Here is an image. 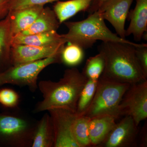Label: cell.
Segmentation results:
<instances>
[{
  "label": "cell",
  "mask_w": 147,
  "mask_h": 147,
  "mask_svg": "<svg viewBox=\"0 0 147 147\" xmlns=\"http://www.w3.org/2000/svg\"><path fill=\"white\" fill-rule=\"evenodd\" d=\"M92 0L58 1L53 6V10L60 24L65 22L81 11H87Z\"/></svg>",
  "instance_id": "obj_18"
},
{
  "label": "cell",
  "mask_w": 147,
  "mask_h": 147,
  "mask_svg": "<svg viewBox=\"0 0 147 147\" xmlns=\"http://www.w3.org/2000/svg\"><path fill=\"white\" fill-rule=\"evenodd\" d=\"M138 126L129 116L125 117L112 129L98 147H127L135 145Z\"/></svg>",
  "instance_id": "obj_10"
},
{
  "label": "cell",
  "mask_w": 147,
  "mask_h": 147,
  "mask_svg": "<svg viewBox=\"0 0 147 147\" xmlns=\"http://www.w3.org/2000/svg\"><path fill=\"white\" fill-rule=\"evenodd\" d=\"M13 43L45 47L66 43V42L61 35L59 34L57 31H51L28 35H16L12 38V44Z\"/></svg>",
  "instance_id": "obj_15"
},
{
  "label": "cell",
  "mask_w": 147,
  "mask_h": 147,
  "mask_svg": "<svg viewBox=\"0 0 147 147\" xmlns=\"http://www.w3.org/2000/svg\"><path fill=\"white\" fill-rule=\"evenodd\" d=\"M68 31L61 34L66 43H74L84 49L92 47L97 40L102 42H130L111 31L105 20L98 11L89 14L86 19L79 21H65Z\"/></svg>",
  "instance_id": "obj_4"
},
{
  "label": "cell",
  "mask_w": 147,
  "mask_h": 147,
  "mask_svg": "<svg viewBox=\"0 0 147 147\" xmlns=\"http://www.w3.org/2000/svg\"><path fill=\"white\" fill-rule=\"evenodd\" d=\"M128 16L130 22L126 30V36L132 35L136 41H140L147 31V0H137Z\"/></svg>",
  "instance_id": "obj_13"
},
{
  "label": "cell",
  "mask_w": 147,
  "mask_h": 147,
  "mask_svg": "<svg viewBox=\"0 0 147 147\" xmlns=\"http://www.w3.org/2000/svg\"><path fill=\"white\" fill-rule=\"evenodd\" d=\"M61 53L40 60L11 66L0 73V87L5 84L27 86L34 92L38 88L40 72L50 65L61 63Z\"/></svg>",
  "instance_id": "obj_6"
},
{
  "label": "cell",
  "mask_w": 147,
  "mask_h": 147,
  "mask_svg": "<svg viewBox=\"0 0 147 147\" xmlns=\"http://www.w3.org/2000/svg\"><path fill=\"white\" fill-rule=\"evenodd\" d=\"M44 5H35L9 12L12 37L31 25L44 8Z\"/></svg>",
  "instance_id": "obj_12"
},
{
  "label": "cell",
  "mask_w": 147,
  "mask_h": 147,
  "mask_svg": "<svg viewBox=\"0 0 147 147\" xmlns=\"http://www.w3.org/2000/svg\"><path fill=\"white\" fill-rule=\"evenodd\" d=\"M120 116H130L137 126L147 118V80L131 84L119 107Z\"/></svg>",
  "instance_id": "obj_7"
},
{
  "label": "cell",
  "mask_w": 147,
  "mask_h": 147,
  "mask_svg": "<svg viewBox=\"0 0 147 147\" xmlns=\"http://www.w3.org/2000/svg\"><path fill=\"white\" fill-rule=\"evenodd\" d=\"M12 36L9 14L0 21V73L12 66Z\"/></svg>",
  "instance_id": "obj_17"
},
{
  "label": "cell",
  "mask_w": 147,
  "mask_h": 147,
  "mask_svg": "<svg viewBox=\"0 0 147 147\" xmlns=\"http://www.w3.org/2000/svg\"><path fill=\"white\" fill-rule=\"evenodd\" d=\"M139 45L132 42H102L98 47L105 62L101 75L129 84L147 80L135 53V47Z\"/></svg>",
  "instance_id": "obj_2"
},
{
  "label": "cell",
  "mask_w": 147,
  "mask_h": 147,
  "mask_svg": "<svg viewBox=\"0 0 147 147\" xmlns=\"http://www.w3.org/2000/svg\"><path fill=\"white\" fill-rule=\"evenodd\" d=\"M105 65L104 58L98 53L87 59L82 72L87 79L98 81L103 73Z\"/></svg>",
  "instance_id": "obj_23"
},
{
  "label": "cell",
  "mask_w": 147,
  "mask_h": 147,
  "mask_svg": "<svg viewBox=\"0 0 147 147\" xmlns=\"http://www.w3.org/2000/svg\"><path fill=\"white\" fill-rule=\"evenodd\" d=\"M0 112V147H32L38 121L17 107Z\"/></svg>",
  "instance_id": "obj_3"
},
{
  "label": "cell",
  "mask_w": 147,
  "mask_h": 147,
  "mask_svg": "<svg viewBox=\"0 0 147 147\" xmlns=\"http://www.w3.org/2000/svg\"><path fill=\"white\" fill-rule=\"evenodd\" d=\"M107 1L108 0H92L91 4L89 8L87 11V12L90 14L97 11L100 5Z\"/></svg>",
  "instance_id": "obj_28"
},
{
  "label": "cell",
  "mask_w": 147,
  "mask_h": 147,
  "mask_svg": "<svg viewBox=\"0 0 147 147\" xmlns=\"http://www.w3.org/2000/svg\"><path fill=\"white\" fill-rule=\"evenodd\" d=\"M47 111L53 124L54 147H79L72 133L76 113L63 108H53Z\"/></svg>",
  "instance_id": "obj_8"
},
{
  "label": "cell",
  "mask_w": 147,
  "mask_h": 147,
  "mask_svg": "<svg viewBox=\"0 0 147 147\" xmlns=\"http://www.w3.org/2000/svg\"><path fill=\"white\" fill-rule=\"evenodd\" d=\"M135 53L139 65L147 78V44L143 43L136 46Z\"/></svg>",
  "instance_id": "obj_26"
},
{
  "label": "cell",
  "mask_w": 147,
  "mask_h": 147,
  "mask_svg": "<svg viewBox=\"0 0 147 147\" xmlns=\"http://www.w3.org/2000/svg\"><path fill=\"white\" fill-rule=\"evenodd\" d=\"M54 10L50 7H44L31 25L18 34L23 35L57 31L60 25Z\"/></svg>",
  "instance_id": "obj_16"
},
{
  "label": "cell",
  "mask_w": 147,
  "mask_h": 147,
  "mask_svg": "<svg viewBox=\"0 0 147 147\" xmlns=\"http://www.w3.org/2000/svg\"><path fill=\"white\" fill-rule=\"evenodd\" d=\"M11 0H0V21L5 18L9 11V4Z\"/></svg>",
  "instance_id": "obj_27"
},
{
  "label": "cell",
  "mask_w": 147,
  "mask_h": 147,
  "mask_svg": "<svg viewBox=\"0 0 147 147\" xmlns=\"http://www.w3.org/2000/svg\"><path fill=\"white\" fill-rule=\"evenodd\" d=\"M117 119L113 116H104L90 119L89 134L91 146L98 147L107 137L116 123Z\"/></svg>",
  "instance_id": "obj_14"
},
{
  "label": "cell",
  "mask_w": 147,
  "mask_h": 147,
  "mask_svg": "<svg viewBox=\"0 0 147 147\" xmlns=\"http://www.w3.org/2000/svg\"><path fill=\"white\" fill-rule=\"evenodd\" d=\"M59 0H11L9 4V11L16 10L35 5H44L48 3Z\"/></svg>",
  "instance_id": "obj_25"
},
{
  "label": "cell",
  "mask_w": 147,
  "mask_h": 147,
  "mask_svg": "<svg viewBox=\"0 0 147 147\" xmlns=\"http://www.w3.org/2000/svg\"><path fill=\"white\" fill-rule=\"evenodd\" d=\"M134 0H108L103 3L98 11L108 21L120 37L125 39V21Z\"/></svg>",
  "instance_id": "obj_9"
},
{
  "label": "cell",
  "mask_w": 147,
  "mask_h": 147,
  "mask_svg": "<svg viewBox=\"0 0 147 147\" xmlns=\"http://www.w3.org/2000/svg\"><path fill=\"white\" fill-rule=\"evenodd\" d=\"M82 72L75 67L66 69L57 82L43 80L38 83L42 99L37 103L35 113L53 108H63L76 113L80 93L87 81Z\"/></svg>",
  "instance_id": "obj_1"
},
{
  "label": "cell",
  "mask_w": 147,
  "mask_h": 147,
  "mask_svg": "<svg viewBox=\"0 0 147 147\" xmlns=\"http://www.w3.org/2000/svg\"><path fill=\"white\" fill-rule=\"evenodd\" d=\"M98 81L87 79L77 102L76 112L77 116L84 115L88 109L94 97Z\"/></svg>",
  "instance_id": "obj_21"
},
{
  "label": "cell",
  "mask_w": 147,
  "mask_h": 147,
  "mask_svg": "<svg viewBox=\"0 0 147 147\" xmlns=\"http://www.w3.org/2000/svg\"><path fill=\"white\" fill-rule=\"evenodd\" d=\"M54 133L49 113L44 114L38 121L32 147H54Z\"/></svg>",
  "instance_id": "obj_19"
},
{
  "label": "cell",
  "mask_w": 147,
  "mask_h": 147,
  "mask_svg": "<svg viewBox=\"0 0 147 147\" xmlns=\"http://www.w3.org/2000/svg\"><path fill=\"white\" fill-rule=\"evenodd\" d=\"M90 120L86 116L77 115L74 121L72 133L79 147L91 146L89 134Z\"/></svg>",
  "instance_id": "obj_20"
},
{
  "label": "cell",
  "mask_w": 147,
  "mask_h": 147,
  "mask_svg": "<svg viewBox=\"0 0 147 147\" xmlns=\"http://www.w3.org/2000/svg\"><path fill=\"white\" fill-rule=\"evenodd\" d=\"M20 101V96L15 90L9 88L0 89V104L5 108H17Z\"/></svg>",
  "instance_id": "obj_24"
},
{
  "label": "cell",
  "mask_w": 147,
  "mask_h": 147,
  "mask_svg": "<svg viewBox=\"0 0 147 147\" xmlns=\"http://www.w3.org/2000/svg\"><path fill=\"white\" fill-rule=\"evenodd\" d=\"M130 85L101 75L92 101L84 115L90 119L104 116L119 118L120 104Z\"/></svg>",
  "instance_id": "obj_5"
},
{
  "label": "cell",
  "mask_w": 147,
  "mask_h": 147,
  "mask_svg": "<svg viewBox=\"0 0 147 147\" xmlns=\"http://www.w3.org/2000/svg\"><path fill=\"white\" fill-rule=\"evenodd\" d=\"M61 53V63L66 65L75 67L82 62L84 57V49L74 43L67 42Z\"/></svg>",
  "instance_id": "obj_22"
},
{
  "label": "cell",
  "mask_w": 147,
  "mask_h": 147,
  "mask_svg": "<svg viewBox=\"0 0 147 147\" xmlns=\"http://www.w3.org/2000/svg\"><path fill=\"white\" fill-rule=\"evenodd\" d=\"M65 44L38 47L13 43L11 47L12 65L32 62L49 57L61 53Z\"/></svg>",
  "instance_id": "obj_11"
}]
</instances>
